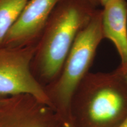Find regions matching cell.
Listing matches in <instances>:
<instances>
[{
    "mask_svg": "<svg viewBox=\"0 0 127 127\" xmlns=\"http://www.w3.org/2000/svg\"><path fill=\"white\" fill-rule=\"evenodd\" d=\"M101 12V9H96L90 21L78 35L60 75L44 87L50 107L69 127H72L71 104L73 95L90 72L96 51L104 39Z\"/></svg>",
    "mask_w": 127,
    "mask_h": 127,
    "instance_id": "3",
    "label": "cell"
},
{
    "mask_svg": "<svg viewBox=\"0 0 127 127\" xmlns=\"http://www.w3.org/2000/svg\"><path fill=\"white\" fill-rule=\"evenodd\" d=\"M0 127H69L48 105L34 96H11L0 112Z\"/></svg>",
    "mask_w": 127,
    "mask_h": 127,
    "instance_id": "5",
    "label": "cell"
},
{
    "mask_svg": "<svg viewBox=\"0 0 127 127\" xmlns=\"http://www.w3.org/2000/svg\"><path fill=\"white\" fill-rule=\"evenodd\" d=\"M101 9V31L103 38L115 46L121 63H127V2L108 0Z\"/></svg>",
    "mask_w": 127,
    "mask_h": 127,
    "instance_id": "7",
    "label": "cell"
},
{
    "mask_svg": "<svg viewBox=\"0 0 127 127\" xmlns=\"http://www.w3.org/2000/svg\"><path fill=\"white\" fill-rule=\"evenodd\" d=\"M88 0H62L51 14L37 44L31 71L44 87L60 75L78 35L97 9Z\"/></svg>",
    "mask_w": 127,
    "mask_h": 127,
    "instance_id": "1",
    "label": "cell"
},
{
    "mask_svg": "<svg viewBox=\"0 0 127 127\" xmlns=\"http://www.w3.org/2000/svg\"><path fill=\"white\" fill-rule=\"evenodd\" d=\"M118 127H127V117Z\"/></svg>",
    "mask_w": 127,
    "mask_h": 127,
    "instance_id": "12",
    "label": "cell"
},
{
    "mask_svg": "<svg viewBox=\"0 0 127 127\" xmlns=\"http://www.w3.org/2000/svg\"><path fill=\"white\" fill-rule=\"evenodd\" d=\"M61 1L28 0L2 45L21 47L37 43L51 14Z\"/></svg>",
    "mask_w": 127,
    "mask_h": 127,
    "instance_id": "6",
    "label": "cell"
},
{
    "mask_svg": "<svg viewBox=\"0 0 127 127\" xmlns=\"http://www.w3.org/2000/svg\"><path fill=\"white\" fill-rule=\"evenodd\" d=\"M108 1V0H98V1H99V5H101L102 7L105 4L106 2H107Z\"/></svg>",
    "mask_w": 127,
    "mask_h": 127,
    "instance_id": "13",
    "label": "cell"
},
{
    "mask_svg": "<svg viewBox=\"0 0 127 127\" xmlns=\"http://www.w3.org/2000/svg\"><path fill=\"white\" fill-rule=\"evenodd\" d=\"M36 44L21 47L0 46V98L28 94L50 107L44 87L31 71Z\"/></svg>",
    "mask_w": 127,
    "mask_h": 127,
    "instance_id": "4",
    "label": "cell"
},
{
    "mask_svg": "<svg viewBox=\"0 0 127 127\" xmlns=\"http://www.w3.org/2000/svg\"><path fill=\"white\" fill-rule=\"evenodd\" d=\"M115 71L127 83V63L121 64Z\"/></svg>",
    "mask_w": 127,
    "mask_h": 127,
    "instance_id": "9",
    "label": "cell"
},
{
    "mask_svg": "<svg viewBox=\"0 0 127 127\" xmlns=\"http://www.w3.org/2000/svg\"><path fill=\"white\" fill-rule=\"evenodd\" d=\"M88 1L96 7H97L99 5V1H98V0H88Z\"/></svg>",
    "mask_w": 127,
    "mask_h": 127,
    "instance_id": "11",
    "label": "cell"
},
{
    "mask_svg": "<svg viewBox=\"0 0 127 127\" xmlns=\"http://www.w3.org/2000/svg\"><path fill=\"white\" fill-rule=\"evenodd\" d=\"M28 0H0V46Z\"/></svg>",
    "mask_w": 127,
    "mask_h": 127,
    "instance_id": "8",
    "label": "cell"
},
{
    "mask_svg": "<svg viewBox=\"0 0 127 127\" xmlns=\"http://www.w3.org/2000/svg\"><path fill=\"white\" fill-rule=\"evenodd\" d=\"M10 97L11 96H9V97L0 98V112L5 107L6 105L8 104Z\"/></svg>",
    "mask_w": 127,
    "mask_h": 127,
    "instance_id": "10",
    "label": "cell"
},
{
    "mask_svg": "<svg viewBox=\"0 0 127 127\" xmlns=\"http://www.w3.org/2000/svg\"><path fill=\"white\" fill-rule=\"evenodd\" d=\"M127 117V83L116 72H90L71 101L72 127H118Z\"/></svg>",
    "mask_w": 127,
    "mask_h": 127,
    "instance_id": "2",
    "label": "cell"
}]
</instances>
